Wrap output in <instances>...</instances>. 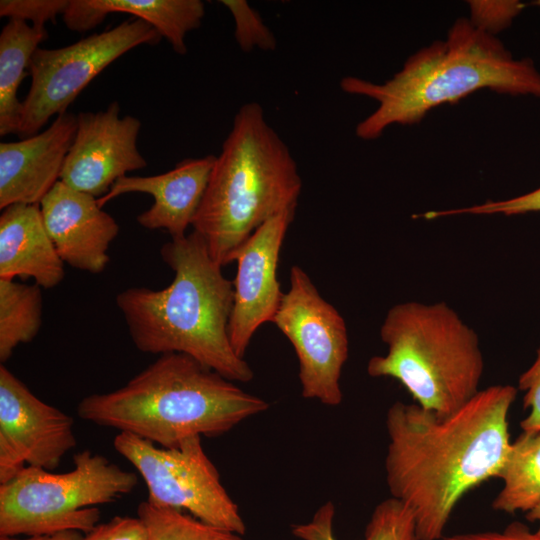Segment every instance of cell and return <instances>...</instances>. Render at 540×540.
<instances>
[{
	"label": "cell",
	"mask_w": 540,
	"mask_h": 540,
	"mask_svg": "<svg viewBox=\"0 0 540 540\" xmlns=\"http://www.w3.org/2000/svg\"><path fill=\"white\" fill-rule=\"evenodd\" d=\"M517 388L492 385L453 413L397 401L386 414V483L413 513L420 540H438L460 500L497 478L510 449Z\"/></svg>",
	"instance_id": "1"
},
{
	"label": "cell",
	"mask_w": 540,
	"mask_h": 540,
	"mask_svg": "<svg viewBox=\"0 0 540 540\" xmlns=\"http://www.w3.org/2000/svg\"><path fill=\"white\" fill-rule=\"evenodd\" d=\"M160 254L174 271L167 287H131L116 296L135 347L149 354H186L233 382L251 381L254 373L228 335L233 282L206 241L192 230L163 244Z\"/></svg>",
	"instance_id": "2"
},
{
	"label": "cell",
	"mask_w": 540,
	"mask_h": 540,
	"mask_svg": "<svg viewBox=\"0 0 540 540\" xmlns=\"http://www.w3.org/2000/svg\"><path fill=\"white\" fill-rule=\"evenodd\" d=\"M340 87L378 103L355 130L359 138L374 140L391 125L418 123L431 109L481 89L540 97V72L531 59H515L493 34L460 18L445 40L414 53L386 82L346 76Z\"/></svg>",
	"instance_id": "3"
},
{
	"label": "cell",
	"mask_w": 540,
	"mask_h": 540,
	"mask_svg": "<svg viewBox=\"0 0 540 540\" xmlns=\"http://www.w3.org/2000/svg\"><path fill=\"white\" fill-rule=\"evenodd\" d=\"M269 404L182 353L162 354L124 386L84 397L78 416L174 448L194 436L216 437Z\"/></svg>",
	"instance_id": "4"
},
{
	"label": "cell",
	"mask_w": 540,
	"mask_h": 540,
	"mask_svg": "<svg viewBox=\"0 0 540 540\" xmlns=\"http://www.w3.org/2000/svg\"><path fill=\"white\" fill-rule=\"evenodd\" d=\"M302 180L288 146L268 124L260 104L236 113L216 156L192 227L221 266L235 257L265 222L295 211Z\"/></svg>",
	"instance_id": "5"
},
{
	"label": "cell",
	"mask_w": 540,
	"mask_h": 540,
	"mask_svg": "<svg viewBox=\"0 0 540 540\" xmlns=\"http://www.w3.org/2000/svg\"><path fill=\"white\" fill-rule=\"evenodd\" d=\"M380 338L387 352L369 359L368 375L397 380L421 407L448 415L479 392L484 359L478 334L446 302L392 306Z\"/></svg>",
	"instance_id": "6"
},
{
	"label": "cell",
	"mask_w": 540,
	"mask_h": 540,
	"mask_svg": "<svg viewBox=\"0 0 540 540\" xmlns=\"http://www.w3.org/2000/svg\"><path fill=\"white\" fill-rule=\"evenodd\" d=\"M73 463L64 473L26 466L0 484V536L87 534L99 524L97 506L114 502L138 483L136 473L89 450L75 454Z\"/></svg>",
	"instance_id": "7"
},
{
	"label": "cell",
	"mask_w": 540,
	"mask_h": 540,
	"mask_svg": "<svg viewBox=\"0 0 540 540\" xmlns=\"http://www.w3.org/2000/svg\"><path fill=\"white\" fill-rule=\"evenodd\" d=\"M115 450L143 478L147 501L155 506L189 512L198 520L243 536L246 525L237 504L203 449L201 436L174 448H163L127 432L113 441Z\"/></svg>",
	"instance_id": "8"
},
{
	"label": "cell",
	"mask_w": 540,
	"mask_h": 540,
	"mask_svg": "<svg viewBox=\"0 0 540 540\" xmlns=\"http://www.w3.org/2000/svg\"><path fill=\"white\" fill-rule=\"evenodd\" d=\"M161 39L156 29L135 17L59 49L38 48L29 65L31 86L22 101L18 135L24 139L38 134L52 116L68 112L80 92L112 62Z\"/></svg>",
	"instance_id": "9"
},
{
	"label": "cell",
	"mask_w": 540,
	"mask_h": 540,
	"mask_svg": "<svg viewBox=\"0 0 540 540\" xmlns=\"http://www.w3.org/2000/svg\"><path fill=\"white\" fill-rule=\"evenodd\" d=\"M272 323L296 352L302 396L339 405L340 378L349 352L346 323L298 265L290 269V287Z\"/></svg>",
	"instance_id": "10"
},
{
	"label": "cell",
	"mask_w": 540,
	"mask_h": 540,
	"mask_svg": "<svg viewBox=\"0 0 540 540\" xmlns=\"http://www.w3.org/2000/svg\"><path fill=\"white\" fill-rule=\"evenodd\" d=\"M73 418L36 397L0 366V484L27 466L53 470L77 439Z\"/></svg>",
	"instance_id": "11"
},
{
	"label": "cell",
	"mask_w": 540,
	"mask_h": 540,
	"mask_svg": "<svg viewBox=\"0 0 540 540\" xmlns=\"http://www.w3.org/2000/svg\"><path fill=\"white\" fill-rule=\"evenodd\" d=\"M140 128L138 118L120 117L118 101L103 111L80 112L60 181L97 199L103 197L127 172L147 166L137 148Z\"/></svg>",
	"instance_id": "12"
},
{
	"label": "cell",
	"mask_w": 540,
	"mask_h": 540,
	"mask_svg": "<svg viewBox=\"0 0 540 540\" xmlns=\"http://www.w3.org/2000/svg\"><path fill=\"white\" fill-rule=\"evenodd\" d=\"M295 211H286L260 226L238 251L233 306L228 335L235 353L244 358L257 329L273 322L284 293L277 279L282 244Z\"/></svg>",
	"instance_id": "13"
},
{
	"label": "cell",
	"mask_w": 540,
	"mask_h": 540,
	"mask_svg": "<svg viewBox=\"0 0 540 540\" xmlns=\"http://www.w3.org/2000/svg\"><path fill=\"white\" fill-rule=\"evenodd\" d=\"M40 209L45 228L64 263L98 274L109 263L108 249L119 233L117 221L94 196L60 180L43 197Z\"/></svg>",
	"instance_id": "14"
},
{
	"label": "cell",
	"mask_w": 540,
	"mask_h": 540,
	"mask_svg": "<svg viewBox=\"0 0 540 540\" xmlns=\"http://www.w3.org/2000/svg\"><path fill=\"white\" fill-rule=\"evenodd\" d=\"M77 129V115L56 116L44 131L0 143V209L22 203L40 204L60 180Z\"/></svg>",
	"instance_id": "15"
},
{
	"label": "cell",
	"mask_w": 540,
	"mask_h": 540,
	"mask_svg": "<svg viewBox=\"0 0 540 540\" xmlns=\"http://www.w3.org/2000/svg\"><path fill=\"white\" fill-rule=\"evenodd\" d=\"M215 160V155L186 158L162 174L123 176L97 199L98 204L103 207L126 193L150 194L154 203L137 216L138 224L149 230H166L172 238L183 237L201 205Z\"/></svg>",
	"instance_id": "16"
},
{
	"label": "cell",
	"mask_w": 540,
	"mask_h": 540,
	"mask_svg": "<svg viewBox=\"0 0 540 540\" xmlns=\"http://www.w3.org/2000/svg\"><path fill=\"white\" fill-rule=\"evenodd\" d=\"M30 277L49 289L64 278V262L45 228L40 204H12L0 216V279Z\"/></svg>",
	"instance_id": "17"
},
{
	"label": "cell",
	"mask_w": 540,
	"mask_h": 540,
	"mask_svg": "<svg viewBox=\"0 0 540 540\" xmlns=\"http://www.w3.org/2000/svg\"><path fill=\"white\" fill-rule=\"evenodd\" d=\"M48 36L45 28L9 19L0 33V135L18 134L22 102L17 97L31 58Z\"/></svg>",
	"instance_id": "18"
},
{
	"label": "cell",
	"mask_w": 540,
	"mask_h": 540,
	"mask_svg": "<svg viewBox=\"0 0 540 540\" xmlns=\"http://www.w3.org/2000/svg\"><path fill=\"white\" fill-rule=\"evenodd\" d=\"M503 485L492 508L514 514L529 512L540 502V431H523L511 442L498 474Z\"/></svg>",
	"instance_id": "19"
},
{
	"label": "cell",
	"mask_w": 540,
	"mask_h": 540,
	"mask_svg": "<svg viewBox=\"0 0 540 540\" xmlns=\"http://www.w3.org/2000/svg\"><path fill=\"white\" fill-rule=\"evenodd\" d=\"M100 14L113 12L134 15L149 25L172 46L184 55L187 52L185 37L188 32L198 29L205 15V5L201 0H88Z\"/></svg>",
	"instance_id": "20"
},
{
	"label": "cell",
	"mask_w": 540,
	"mask_h": 540,
	"mask_svg": "<svg viewBox=\"0 0 540 540\" xmlns=\"http://www.w3.org/2000/svg\"><path fill=\"white\" fill-rule=\"evenodd\" d=\"M335 506L322 504L307 523L292 526L300 540H336ZM362 540H420L413 513L403 502L390 497L378 503L365 527Z\"/></svg>",
	"instance_id": "21"
},
{
	"label": "cell",
	"mask_w": 540,
	"mask_h": 540,
	"mask_svg": "<svg viewBox=\"0 0 540 540\" xmlns=\"http://www.w3.org/2000/svg\"><path fill=\"white\" fill-rule=\"evenodd\" d=\"M42 293L37 284L0 279V361L32 341L42 325Z\"/></svg>",
	"instance_id": "22"
},
{
	"label": "cell",
	"mask_w": 540,
	"mask_h": 540,
	"mask_svg": "<svg viewBox=\"0 0 540 540\" xmlns=\"http://www.w3.org/2000/svg\"><path fill=\"white\" fill-rule=\"evenodd\" d=\"M137 517L146 528L147 540H243L239 534L208 525L184 511L147 500L138 505Z\"/></svg>",
	"instance_id": "23"
},
{
	"label": "cell",
	"mask_w": 540,
	"mask_h": 540,
	"mask_svg": "<svg viewBox=\"0 0 540 540\" xmlns=\"http://www.w3.org/2000/svg\"><path fill=\"white\" fill-rule=\"evenodd\" d=\"M234 19V37L240 49L249 53L253 49L274 51L277 41L260 14L246 0H221Z\"/></svg>",
	"instance_id": "24"
},
{
	"label": "cell",
	"mask_w": 540,
	"mask_h": 540,
	"mask_svg": "<svg viewBox=\"0 0 540 540\" xmlns=\"http://www.w3.org/2000/svg\"><path fill=\"white\" fill-rule=\"evenodd\" d=\"M531 212H540V187L526 194L513 198L486 201L482 204H477L464 208L428 211L424 214H419L418 217L425 219H435L443 216L472 214V215H490L502 214L506 216L520 215Z\"/></svg>",
	"instance_id": "25"
},
{
	"label": "cell",
	"mask_w": 540,
	"mask_h": 540,
	"mask_svg": "<svg viewBox=\"0 0 540 540\" xmlns=\"http://www.w3.org/2000/svg\"><path fill=\"white\" fill-rule=\"evenodd\" d=\"M70 0H1L0 16L31 21L34 27L45 28L48 21L55 22L65 12Z\"/></svg>",
	"instance_id": "26"
},
{
	"label": "cell",
	"mask_w": 540,
	"mask_h": 540,
	"mask_svg": "<svg viewBox=\"0 0 540 540\" xmlns=\"http://www.w3.org/2000/svg\"><path fill=\"white\" fill-rule=\"evenodd\" d=\"M470 21L478 28L493 34L507 26L522 11L524 4L517 0L469 1Z\"/></svg>",
	"instance_id": "27"
},
{
	"label": "cell",
	"mask_w": 540,
	"mask_h": 540,
	"mask_svg": "<svg viewBox=\"0 0 540 540\" xmlns=\"http://www.w3.org/2000/svg\"><path fill=\"white\" fill-rule=\"evenodd\" d=\"M518 389L524 392V408H529V414L521 422L520 427L525 432L540 431V348L532 365L521 374Z\"/></svg>",
	"instance_id": "28"
},
{
	"label": "cell",
	"mask_w": 540,
	"mask_h": 540,
	"mask_svg": "<svg viewBox=\"0 0 540 540\" xmlns=\"http://www.w3.org/2000/svg\"><path fill=\"white\" fill-rule=\"evenodd\" d=\"M82 540H147V533L138 517L116 516L106 523L98 524L84 534Z\"/></svg>",
	"instance_id": "29"
},
{
	"label": "cell",
	"mask_w": 540,
	"mask_h": 540,
	"mask_svg": "<svg viewBox=\"0 0 540 540\" xmlns=\"http://www.w3.org/2000/svg\"><path fill=\"white\" fill-rule=\"evenodd\" d=\"M438 540H540V534L522 522L514 521L501 531H478L444 535Z\"/></svg>",
	"instance_id": "30"
},
{
	"label": "cell",
	"mask_w": 540,
	"mask_h": 540,
	"mask_svg": "<svg viewBox=\"0 0 540 540\" xmlns=\"http://www.w3.org/2000/svg\"><path fill=\"white\" fill-rule=\"evenodd\" d=\"M62 16L67 28L78 32L90 30L105 19L88 0H70Z\"/></svg>",
	"instance_id": "31"
},
{
	"label": "cell",
	"mask_w": 540,
	"mask_h": 540,
	"mask_svg": "<svg viewBox=\"0 0 540 540\" xmlns=\"http://www.w3.org/2000/svg\"><path fill=\"white\" fill-rule=\"evenodd\" d=\"M84 534L78 531H63L49 535L27 536L25 538L0 536V540H82Z\"/></svg>",
	"instance_id": "32"
},
{
	"label": "cell",
	"mask_w": 540,
	"mask_h": 540,
	"mask_svg": "<svg viewBox=\"0 0 540 540\" xmlns=\"http://www.w3.org/2000/svg\"><path fill=\"white\" fill-rule=\"evenodd\" d=\"M526 519L530 522L538 523L536 531L540 534V502L536 507L526 513Z\"/></svg>",
	"instance_id": "33"
},
{
	"label": "cell",
	"mask_w": 540,
	"mask_h": 540,
	"mask_svg": "<svg viewBox=\"0 0 540 540\" xmlns=\"http://www.w3.org/2000/svg\"><path fill=\"white\" fill-rule=\"evenodd\" d=\"M533 4L540 7V0L534 1Z\"/></svg>",
	"instance_id": "34"
}]
</instances>
